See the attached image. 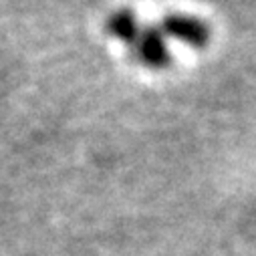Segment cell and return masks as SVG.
I'll return each instance as SVG.
<instances>
[{"mask_svg":"<svg viewBox=\"0 0 256 256\" xmlns=\"http://www.w3.org/2000/svg\"><path fill=\"white\" fill-rule=\"evenodd\" d=\"M162 34H168L184 44L194 48H204L210 44V26L196 16H188L180 12H170L162 18Z\"/></svg>","mask_w":256,"mask_h":256,"instance_id":"cell-2","label":"cell"},{"mask_svg":"<svg viewBox=\"0 0 256 256\" xmlns=\"http://www.w3.org/2000/svg\"><path fill=\"white\" fill-rule=\"evenodd\" d=\"M130 48L140 62H144V65L152 69H168L172 65V54L158 26L140 24Z\"/></svg>","mask_w":256,"mask_h":256,"instance_id":"cell-1","label":"cell"}]
</instances>
